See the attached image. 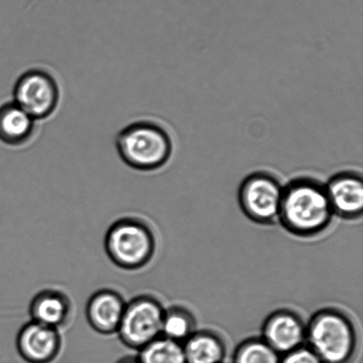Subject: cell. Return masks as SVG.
Here are the masks:
<instances>
[{"label": "cell", "instance_id": "1", "mask_svg": "<svg viewBox=\"0 0 363 363\" xmlns=\"http://www.w3.org/2000/svg\"><path fill=\"white\" fill-rule=\"evenodd\" d=\"M334 213L325 185L312 177H297L284 186L279 223L294 236L314 238L329 229Z\"/></svg>", "mask_w": 363, "mask_h": 363}, {"label": "cell", "instance_id": "2", "mask_svg": "<svg viewBox=\"0 0 363 363\" xmlns=\"http://www.w3.org/2000/svg\"><path fill=\"white\" fill-rule=\"evenodd\" d=\"M354 320L337 308H323L306 323V345L323 363H352L358 350Z\"/></svg>", "mask_w": 363, "mask_h": 363}, {"label": "cell", "instance_id": "3", "mask_svg": "<svg viewBox=\"0 0 363 363\" xmlns=\"http://www.w3.org/2000/svg\"><path fill=\"white\" fill-rule=\"evenodd\" d=\"M116 145L121 159L140 172L162 168L173 152L172 138L166 130L145 121L131 123L121 130Z\"/></svg>", "mask_w": 363, "mask_h": 363}, {"label": "cell", "instance_id": "4", "mask_svg": "<svg viewBox=\"0 0 363 363\" xmlns=\"http://www.w3.org/2000/svg\"><path fill=\"white\" fill-rule=\"evenodd\" d=\"M105 250L113 264L125 270H138L154 258L156 240L147 223L134 217L117 220L105 237Z\"/></svg>", "mask_w": 363, "mask_h": 363}, {"label": "cell", "instance_id": "5", "mask_svg": "<svg viewBox=\"0 0 363 363\" xmlns=\"http://www.w3.org/2000/svg\"><path fill=\"white\" fill-rule=\"evenodd\" d=\"M284 186L273 174L255 172L242 180L238 201L241 211L259 225L279 223Z\"/></svg>", "mask_w": 363, "mask_h": 363}, {"label": "cell", "instance_id": "6", "mask_svg": "<svg viewBox=\"0 0 363 363\" xmlns=\"http://www.w3.org/2000/svg\"><path fill=\"white\" fill-rule=\"evenodd\" d=\"M165 308L152 295L144 294L127 302L118 334L121 342L133 350L140 351L162 335Z\"/></svg>", "mask_w": 363, "mask_h": 363}, {"label": "cell", "instance_id": "7", "mask_svg": "<svg viewBox=\"0 0 363 363\" xmlns=\"http://www.w3.org/2000/svg\"><path fill=\"white\" fill-rule=\"evenodd\" d=\"M13 99L35 121L45 119L59 104V86L55 78L45 71L28 70L14 85Z\"/></svg>", "mask_w": 363, "mask_h": 363}, {"label": "cell", "instance_id": "8", "mask_svg": "<svg viewBox=\"0 0 363 363\" xmlns=\"http://www.w3.org/2000/svg\"><path fill=\"white\" fill-rule=\"evenodd\" d=\"M62 339L59 330L30 321L16 337L18 354L27 363H52L59 357Z\"/></svg>", "mask_w": 363, "mask_h": 363}, {"label": "cell", "instance_id": "9", "mask_svg": "<svg viewBox=\"0 0 363 363\" xmlns=\"http://www.w3.org/2000/svg\"><path fill=\"white\" fill-rule=\"evenodd\" d=\"M325 190L334 216L354 220L363 213V180L361 174L345 170L327 182Z\"/></svg>", "mask_w": 363, "mask_h": 363}, {"label": "cell", "instance_id": "10", "mask_svg": "<svg viewBox=\"0 0 363 363\" xmlns=\"http://www.w3.org/2000/svg\"><path fill=\"white\" fill-rule=\"evenodd\" d=\"M261 337L283 355L306 344V323L291 309H277L263 322Z\"/></svg>", "mask_w": 363, "mask_h": 363}, {"label": "cell", "instance_id": "11", "mask_svg": "<svg viewBox=\"0 0 363 363\" xmlns=\"http://www.w3.org/2000/svg\"><path fill=\"white\" fill-rule=\"evenodd\" d=\"M126 303L122 295L115 290L102 289L96 291L89 298L85 311L89 325L101 335L116 333Z\"/></svg>", "mask_w": 363, "mask_h": 363}, {"label": "cell", "instance_id": "12", "mask_svg": "<svg viewBox=\"0 0 363 363\" xmlns=\"http://www.w3.org/2000/svg\"><path fill=\"white\" fill-rule=\"evenodd\" d=\"M73 304L66 294L59 290L45 289L32 298L30 305L31 321L60 330L69 323Z\"/></svg>", "mask_w": 363, "mask_h": 363}, {"label": "cell", "instance_id": "13", "mask_svg": "<svg viewBox=\"0 0 363 363\" xmlns=\"http://www.w3.org/2000/svg\"><path fill=\"white\" fill-rule=\"evenodd\" d=\"M186 363H223L225 340L211 330H197L183 343Z\"/></svg>", "mask_w": 363, "mask_h": 363}, {"label": "cell", "instance_id": "14", "mask_svg": "<svg viewBox=\"0 0 363 363\" xmlns=\"http://www.w3.org/2000/svg\"><path fill=\"white\" fill-rule=\"evenodd\" d=\"M35 120L16 103H6L0 108V140L7 145L25 143L33 133Z\"/></svg>", "mask_w": 363, "mask_h": 363}, {"label": "cell", "instance_id": "15", "mask_svg": "<svg viewBox=\"0 0 363 363\" xmlns=\"http://www.w3.org/2000/svg\"><path fill=\"white\" fill-rule=\"evenodd\" d=\"M197 330L194 313L182 306L165 308L163 315L162 335L183 344Z\"/></svg>", "mask_w": 363, "mask_h": 363}, {"label": "cell", "instance_id": "16", "mask_svg": "<svg viewBox=\"0 0 363 363\" xmlns=\"http://www.w3.org/2000/svg\"><path fill=\"white\" fill-rule=\"evenodd\" d=\"M141 363H186L183 344L159 336L138 351Z\"/></svg>", "mask_w": 363, "mask_h": 363}, {"label": "cell", "instance_id": "17", "mask_svg": "<svg viewBox=\"0 0 363 363\" xmlns=\"http://www.w3.org/2000/svg\"><path fill=\"white\" fill-rule=\"evenodd\" d=\"M282 355L261 337H249L235 348L233 363H280Z\"/></svg>", "mask_w": 363, "mask_h": 363}, {"label": "cell", "instance_id": "18", "mask_svg": "<svg viewBox=\"0 0 363 363\" xmlns=\"http://www.w3.org/2000/svg\"><path fill=\"white\" fill-rule=\"evenodd\" d=\"M280 363H323L307 345L295 348L281 357Z\"/></svg>", "mask_w": 363, "mask_h": 363}, {"label": "cell", "instance_id": "19", "mask_svg": "<svg viewBox=\"0 0 363 363\" xmlns=\"http://www.w3.org/2000/svg\"><path fill=\"white\" fill-rule=\"evenodd\" d=\"M116 363H141L140 358L137 357H133V355H127V357H124L121 358L118 362Z\"/></svg>", "mask_w": 363, "mask_h": 363}]
</instances>
